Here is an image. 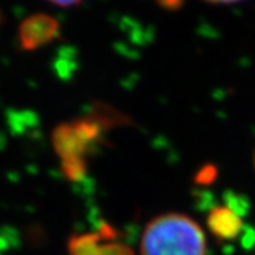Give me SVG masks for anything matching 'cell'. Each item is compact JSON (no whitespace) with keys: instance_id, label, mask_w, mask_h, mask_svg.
Segmentation results:
<instances>
[{"instance_id":"obj_1","label":"cell","mask_w":255,"mask_h":255,"mask_svg":"<svg viewBox=\"0 0 255 255\" xmlns=\"http://www.w3.org/2000/svg\"><path fill=\"white\" fill-rule=\"evenodd\" d=\"M128 124L129 118L127 115L110 105L97 102L84 117L58 124L51 132V145L60 160H88V156L107 142L105 135L111 129Z\"/></svg>"},{"instance_id":"obj_2","label":"cell","mask_w":255,"mask_h":255,"mask_svg":"<svg viewBox=\"0 0 255 255\" xmlns=\"http://www.w3.org/2000/svg\"><path fill=\"white\" fill-rule=\"evenodd\" d=\"M140 255H207V241L194 220L180 213H166L146 224Z\"/></svg>"},{"instance_id":"obj_3","label":"cell","mask_w":255,"mask_h":255,"mask_svg":"<svg viewBox=\"0 0 255 255\" xmlns=\"http://www.w3.org/2000/svg\"><path fill=\"white\" fill-rule=\"evenodd\" d=\"M60 37L58 20L47 13H34L18 26V47L23 51H36L51 44Z\"/></svg>"},{"instance_id":"obj_4","label":"cell","mask_w":255,"mask_h":255,"mask_svg":"<svg viewBox=\"0 0 255 255\" xmlns=\"http://www.w3.org/2000/svg\"><path fill=\"white\" fill-rule=\"evenodd\" d=\"M206 221L211 236L219 241H233L244 231V220L228 206H219L210 210Z\"/></svg>"},{"instance_id":"obj_5","label":"cell","mask_w":255,"mask_h":255,"mask_svg":"<svg viewBox=\"0 0 255 255\" xmlns=\"http://www.w3.org/2000/svg\"><path fill=\"white\" fill-rule=\"evenodd\" d=\"M118 238V231L108 223H101L98 231L73 234L68 238V255H101L105 240Z\"/></svg>"},{"instance_id":"obj_6","label":"cell","mask_w":255,"mask_h":255,"mask_svg":"<svg viewBox=\"0 0 255 255\" xmlns=\"http://www.w3.org/2000/svg\"><path fill=\"white\" fill-rule=\"evenodd\" d=\"M63 176L70 182L77 183L85 179L88 172V160L85 159H67L60 160Z\"/></svg>"},{"instance_id":"obj_7","label":"cell","mask_w":255,"mask_h":255,"mask_svg":"<svg viewBox=\"0 0 255 255\" xmlns=\"http://www.w3.org/2000/svg\"><path fill=\"white\" fill-rule=\"evenodd\" d=\"M101 255H135V253L129 246L117 241V238H111L104 241Z\"/></svg>"},{"instance_id":"obj_8","label":"cell","mask_w":255,"mask_h":255,"mask_svg":"<svg viewBox=\"0 0 255 255\" xmlns=\"http://www.w3.org/2000/svg\"><path fill=\"white\" fill-rule=\"evenodd\" d=\"M50 3H53L55 6H60V7H71L75 4H80L82 0H47Z\"/></svg>"},{"instance_id":"obj_9","label":"cell","mask_w":255,"mask_h":255,"mask_svg":"<svg viewBox=\"0 0 255 255\" xmlns=\"http://www.w3.org/2000/svg\"><path fill=\"white\" fill-rule=\"evenodd\" d=\"M210 4H233V3H240L243 0H203Z\"/></svg>"},{"instance_id":"obj_10","label":"cell","mask_w":255,"mask_h":255,"mask_svg":"<svg viewBox=\"0 0 255 255\" xmlns=\"http://www.w3.org/2000/svg\"><path fill=\"white\" fill-rule=\"evenodd\" d=\"M0 21H1V11H0Z\"/></svg>"},{"instance_id":"obj_11","label":"cell","mask_w":255,"mask_h":255,"mask_svg":"<svg viewBox=\"0 0 255 255\" xmlns=\"http://www.w3.org/2000/svg\"><path fill=\"white\" fill-rule=\"evenodd\" d=\"M254 167H255V153H254Z\"/></svg>"}]
</instances>
